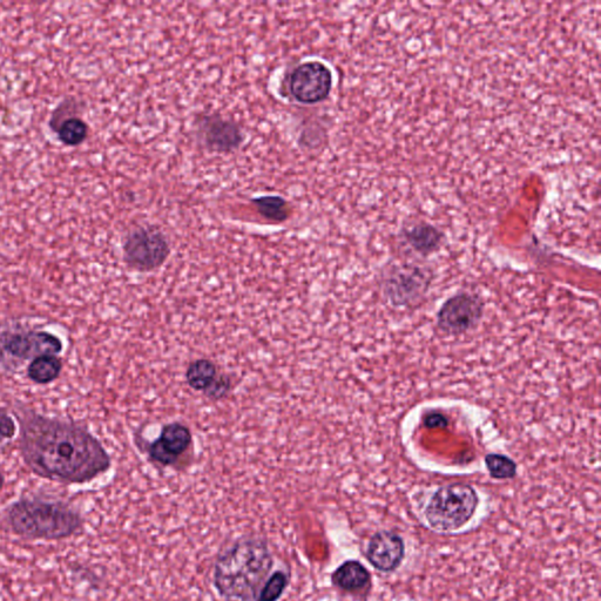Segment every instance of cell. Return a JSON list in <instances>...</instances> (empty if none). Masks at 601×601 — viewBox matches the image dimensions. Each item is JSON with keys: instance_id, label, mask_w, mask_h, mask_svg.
I'll use <instances>...</instances> for the list:
<instances>
[{"instance_id": "obj_8", "label": "cell", "mask_w": 601, "mask_h": 601, "mask_svg": "<svg viewBox=\"0 0 601 601\" xmlns=\"http://www.w3.org/2000/svg\"><path fill=\"white\" fill-rule=\"evenodd\" d=\"M482 314L479 297L463 293L445 302L438 315V327L445 334H463L478 324Z\"/></svg>"}, {"instance_id": "obj_9", "label": "cell", "mask_w": 601, "mask_h": 601, "mask_svg": "<svg viewBox=\"0 0 601 601\" xmlns=\"http://www.w3.org/2000/svg\"><path fill=\"white\" fill-rule=\"evenodd\" d=\"M404 556V539L394 531H378L369 540L366 557L377 571L383 573L396 571L402 565Z\"/></svg>"}, {"instance_id": "obj_17", "label": "cell", "mask_w": 601, "mask_h": 601, "mask_svg": "<svg viewBox=\"0 0 601 601\" xmlns=\"http://www.w3.org/2000/svg\"><path fill=\"white\" fill-rule=\"evenodd\" d=\"M253 204L255 205L258 212L270 221L283 222L289 218L290 207L288 202L281 198L270 195V197H262L254 199Z\"/></svg>"}, {"instance_id": "obj_10", "label": "cell", "mask_w": 601, "mask_h": 601, "mask_svg": "<svg viewBox=\"0 0 601 601\" xmlns=\"http://www.w3.org/2000/svg\"><path fill=\"white\" fill-rule=\"evenodd\" d=\"M193 442L192 432L184 424L165 425L160 437L148 447V455L155 463L173 465L185 454Z\"/></svg>"}, {"instance_id": "obj_5", "label": "cell", "mask_w": 601, "mask_h": 601, "mask_svg": "<svg viewBox=\"0 0 601 601\" xmlns=\"http://www.w3.org/2000/svg\"><path fill=\"white\" fill-rule=\"evenodd\" d=\"M479 497L471 485L455 483L442 486L430 498L424 517L431 529L452 532L464 528L478 509Z\"/></svg>"}, {"instance_id": "obj_6", "label": "cell", "mask_w": 601, "mask_h": 601, "mask_svg": "<svg viewBox=\"0 0 601 601\" xmlns=\"http://www.w3.org/2000/svg\"><path fill=\"white\" fill-rule=\"evenodd\" d=\"M170 253L165 234L155 227L135 228L124 242V260L128 267L139 272H151L161 267Z\"/></svg>"}, {"instance_id": "obj_22", "label": "cell", "mask_w": 601, "mask_h": 601, "mask_svg": "<svg viewBox=\"0 0 601 601\" xmlns=\"http://www.w3.org/2000/svg\"><path fill=\"white\" fill-rule=\"evenodd\" d=\"M425 424H427L430 428H443L445 425H447V420H445V417L441 414H432L427 418Z\"/></svg>"}, {"instance_id": "obj_1", "label": "cell", "mask_w": 601, "mask_h": 601, "mask_svg": "<svg viewBox=\"0 0 601 601\" xmlns=\"http://www.w3.org/2000/svg\"><path fill=\"white\" fill-rule=\"evenodd\" d=\"M16 416L20 455L36 476L63 484H86L111 469V456L83 425L30 409H20Z\"/></svg>"}, {"instance_id": "obj_15", "label": "cell", "mask_w": 601, "mask_h": 601, "mask_svg": "<svg viewBox=\"0 0 601 601\" xmlns=\"http://www.w3.org/2000/svg\"><path fill=\"white\" fill-rule=\"evenodd\" d=\"M405 238L416 252L429 254L440 247L442 234L430 225H417L409 229Z\"/></svg>"}, {"instance_id": "obj_20", "label": "cell", "mask_w": 601, "mask_h": 601, "mask_svg": "<svg viewBox=\"0 0 601 601\" xmlns=\"http://www.w3.org/2000/svg\"><path fill=\"white\" fill-rule=\"evenodd\" d=\"M17 431L15 418L8 410L0 408V449L6 447L16 437Z\"/></svg>"}, {"instance_id": "obj_13", "label": "cell", "mask_w": 601, "mask_h": 601, "mask_svg": "<svg viewBox=\"0 0 601 601\" xmlns=\"http://www.w3.org/2000/svg\"><path fill=\"white\" fill-rule=\"evenodd\" d=\"M63 361L56 355L37 357L27 366V377L33 383L46 386L57 381L63 371Z\"/></svg>"}, {"instance_id": "obj_14", "label": "cell", "mask_w": 601, "mask_h": 601, "mask_svg": "<svg viewBox=\"0 0 601 601\" xmlns=\"http://www.w3.org/2000/svg\"><path fill=\"white\" fill-rule=\"evenodd\" d=\"M220 375L215 364L208 360H197L187 369L186 380L189 387L206 394Z\"/></svg>"}, {"instance_id": "obj_16", "label": "cell", "mask_w": 601, "mask_h": 601, "mask_svg": "<svg viewBox=\"0 0 601 601\" xmlns=\"http://www.w3.org/2000/svg\"><path fill=\"white\" fill-rule=\"evenodd\" d=\"M58 138L66 146L83 144L89 134V126L83 119L70 117L63 121L57 128Z\"/></svg>"}, {"instance_id": "obj_23", "label": "cell", "mask_w": 601, "mask_h": 601, "mask_svg": "<svg viewBox=\"0 0 601 601\" xmlns=\"http://www.w3.org/2000/svg\"><path fill=\"white\" fill-rule=\"evenodd\" d=\"M4 485H5V477L2 474V472H0V492H2V490L4 489Z\"/></svg>"}, {"instance_id": "obj_3", "label": "cell", "mask_w": 601, "mask_h": 601, "mask_svg": "<svg viewBox=\"0 0 601 601\" xmlns=\"http://www.w3.org/2000/svg\"><path fill=\"white\" fill-rule=\"evenodd\" d=\"M4 521L15 535L27 539L70 538L83 528L84 519L71 505L44 498H22L4 513Z\"/></svg>"}, {"instance_id": "obj_12", "label": "cell", "mask_w": 601, "mask_h": 601, "mask_svg": "<svg viewBox=\"0 0 601 601\" xmlns=\"http://www.w3.org/2000/svg\"><path fill=\"white\" fill-rule=\"evenodd\" d=\"M332 583L344 592H361L371 583V575L359 560H347L333 572Z\"/></svg>"}, {"instance_id": "obj_4", "label": "cell", "mask_w": 601, "mask_h": 601, "mask_svg": "<svg viewBox=\"0 0 601 601\" xmlns=\"http://www.w3.org/2000/svg\"><path fill=\"white\" fill-rule=\"evenodd\" d=\"M64 350L59 336L46 330L20 326L0 327V369L17 371L37 357L58 355Z\"/></svg>"}, {"instance_id": "obj_19", "label": "cell", "mask_w": 601, "mask_h": 601, "mask_svg": "<svg viewBox=\"0 0 601 601\" xmlns=\"http://www.w3.org/2000/svg\"><path fill=\"white\" fill-rule=\"evenodd\" d=\"M485 464L492 478L511 479L517 475V464L509 457L491 454L486 456Z\"/></svg>"}, {"instance_id": "obj_11", "label": "cell", "mask_w": 601, "mask_h": 601, "mask_svg": "<svg viewBox=\"0 0 601 601\" xmlns=\"http://www.w3.org/2000/svg\"><path fill=\"white\" fill-rule=\"evenodd\" d=\"M199 134L204 145L212 152L234 151L245 139L238 124L219 116L202 118L199 123Z\"/></svg>"}, {"instance_id": "obj_21", "label": "cell", "mask_w": 601, "mask_h": 601, "mask_svg": "<svg viewBox=\"0 0 601 601\" xmlns=\"http://www.w3.org/2000/svg\"><path fill=\"white\" fill-rule=\"evenodd\" d=\"M229 389H231V380L225 375H220L216 378V381L209 388L206 395L213 398V400H220L221 397L228 394Z\"/></svg>"}, {"instance_id": "obj_2", "label": "cell", "mask_w": 601, "mask_h": 601, "mask_svg": "<svg viewBox=\"0 0 601 601\" xmlns=\"http://www.w3.org/2000/svg\"><path fill=\"white\" fill-rule=\"evenodd\" d=\"M274 565L273 553L265 539L236 540L216 559L214 589L224 601H255Z\"/></svg>"}, {"instance_id": "obj_7", "label": "cell", "mask_w": 601, "mask_h": 601, "mask_svg": "<svg viewBox=\"0 0 601 601\" xmlns=\"http://www.w3.org/2000/svg\"><path fill=\"white\" fill-rule=\"evenodd\" d=\"M333 89V74L320 62L303 63L289 77V91L301 104L321 103Z\"/></svg>"}, {"instance_id": "obj_18", "label": "cell", "mask_w": 601, "mask_h": 601, "mask_svg": "<svg viewBox=\"0 0 601 601\" xmlns=\"http://www.w3.org/2000/svg\"><path fill=\"white\" fill-rule=\"evenodd\" d=\"M290 583L289 573L286 571H275L263 584L255 601H279L286 593Z\"/></svg>"}]
</instances>
